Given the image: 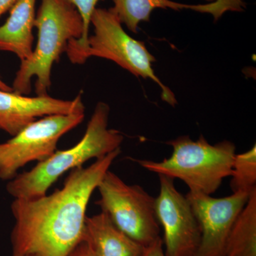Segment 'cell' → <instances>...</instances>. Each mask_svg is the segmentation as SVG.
I'll use <instances>...</instances> for the list:
<instances>
[{"mask_svg":"<svg viewBox=\"0 0 256 256\" xmlns=\"http://www.w3.org/2000/svg\"><path fill=\"white\" fill-rule=\"evenodd\" d=\"M111 8L122 24L130 31L138 33V26L142 22H148L152 13L156 9L174 10H191L200 13L212 14L216 22L227 12L242 10L236 5L226 1H216L204 4H188L172 0H112Z\"/></svg>","mask_w":256,"mask_h":256,"instance_id":"8fae6325","label":"cell"},{"mask_svg":"<svg viewBox=\"0 0 256 256\" xmlns=\"http://www.w3.org/2000/svg\"><path fill=\"white\" fill-rule=\"evenodd\" d=\"M84 118L85 112L45 116L0 143V178L10 181L28 163L50 158L56 151L60 138L82 124Z\"/></svg>","mask_w":256,"mask_h":256,"instance_id":"52a82bcc","label":"cell"},{"mask_svg":"<svg viewBox=\"0 0 256 256\" xmlns=\"http://www.w3.org/2000/svg\"><path fill=\"white\" fill-rule=\"evenodd\" d=\"M34 28L38 30L36 48L30 58L21 62L12 86L20 95L31 92L33 77H36V96L48 95L54 64L60 60L68 42L82 38L84 32L78 12L64 0H42Z\"/></svg>","mask_w":256,"mask_h":256,"instance_id":"3957f363","label":"cell"},{"mask_svg":"<svg viewBox=\"0 0 256 256\" xmlns=\"http://www.w3.org/2000/svg\"><path fill=\"white\" fill-rule=\"evenodd\" d=\"M36 0H18L0 26V50L14 54L21 62L33 53Z\"/></svg>","mask_w":256,"mask_h":256,"instance_id":"4fadbf2b","label":"cell"},{"mask_svg":"<svg viewBox=\"0 0 256 256\" xmlns=\"http://www.w3.org/2000/svg\"><path fill=\"white\" fill-rule=\"evenodd\" d=\"M120 148L87 168L72 170L63 186L50 194L14 198L12 256H68L82 242L88 205Z\"/></svg>","mask_w":256,"mask_h":256,"instance_id":"6da1fadb","label":"cell"},{"mask_svg":"<svg viewBox=\"0 0 256 256\" xmlns=\"http://www.w3.org/2000/svg\"><path fill=\"white\" fill-rule=\"evenodd\" d=\"M97 190L96 204L119 230L146 247L160 237L156 198L140 185H130L111 172H106Z\"/></svg>","mask_w":256,"mask_h":256,"instance_id":"8992f818","label":"cell"},{"mask_svg":"<svg viewBox=\"0 0 256 256\" xmlns=\"http://www.w3.org/2000/svg\"><path fill=\"white\" fill-rule=\"evenodd\" d=\"M109 106L98 102L82 139L69 149L56 151L30 171L18 174L8 181L6 190L9 194L20 200L44 196L64 173L120 148L124 136L119 131L109 129Z\"/></svg>","mask_w":256,"mask_h":256,"instance_id":"7a4b0ae2","label":"cell"},{"mask_svg":"<svg viewBox=\"0 0 256 256\" xmlns=\"http://www.w3.org/2000/svg\"><path fill=\"white\" fill-rule=\"evenodd\" d=\"M68 256H95L88 244L85 242H82L78 244Z\"/></svg>","mask_w":256,"mask_h":256,"instance_id":"d6986e66","label":"cell"},{"mask_svg":"<svg viewBox=\"0 0 256 256\" xmlns=\"http://www.w3.org/2000/svg\"><path fill=\"white\" fill-rule=\"evenodd\" d=\"M166 143L172 148V154L162 161L130 159L151 172L182 180L190 192L206 195L215 193L224 178L232 175L236 153L230 141L213 146L203 136L196 141L180 136Z\"/></svg>","mask_w":256,"mask_h":256,"instance_id":"277c9868","label":"cell"},{"mask_svg":"<svg viewBox=\"0 0 256 256\" xmlns=\"http://www.w3.org/2000/svg\"><path fill=\"white\" fill-rule=\"evenodd\" d=\"M142 256H165L162 238L159 237L144 248Z\"/></svg>","mask_w":256,"mask_h":256,"instance_id":"e0dca14e","label":"cell"},{"mask_svg":"<svg viewBox=\"0 0 256 256\" xmlns=\"http://www.w3.org/2000/svg\"><path fill=\"white\" fill-rule=\"evenodd\" d=\"M250 192L238 191L223 198L188 192L185 195L201 232L200 245L194 256H224L234 222L246 204Z\"/></svg>","mask_w":256,"mask_h":256,"instance_id":"9c48e42d","label":"cell"},{"mask_svg":"<svg viewBox=\"0 0 256 256\" xmlns=\"http://www.w3.org/2000/svg\"><path fill=\"white\" fill-rule=\"evenodd\" d=\"M16 1L18 0H0V16L11 10ZM0 90H5V92H12V87L3 82L1 77H0Z\"/></svg>","mask_w":256,"mask_h":256,"instance_id":"ac0fdd59","label":"cell"},{"mask_svg":"<svg viewBox=\"0 0 256 256\" xmlns=\"http://www.w3.org/2000/svg\"><path fill=\"white\" fill-rule=\"evenodd\" d=\"M84 111L82 94L73 100H62L48 95L30 97L0 90V130L12 137L45 116Z\"/></svg>","mask_w":256,"mask_h":256,"instance_id":"30bf717a","label":"cell"},{"mask_svg":"<svg viewBox=\"0 0 256 256\" xmlns=\"http://www.w3.org/2000/svg\"><path fill=\"white\" fill-rule=\"evenodd\" d=\"M90 24L94 26V33L89 36L86 46L65 52L72 64H84L90 57L112 60L136 76L151 79L161 88L163 100L172 106L178 104L174 94L153 70L152 64L156 62L154 56L150 53L144 42L134 40L124 31L111 8H96Z\"/></svg>","mask_w":256,"mask_h":256,"instance_id":"5b68a950","label":"cell"},{"mask_svg":"<svg viewBox=\"0 0 256 256\" xmlns=\"http://www.w3.org/2000/svg\"><path fill=\"white\" fill-rule=\"evenodd\" d=\"M205 1L208 2V3L214 2L216 1H220V0H205ZM222 1H226L228 2L233 3V4L237 5L239 8L245 10L246 3L242 0H222Z\"/></svg>","mask_w":256,"mask_h":256,"instance_id":"ffe728a7","label":"cell"},{"mask_svg":"<svg viewBox=\"0 0 256 256\" xmlns=\"http://www.w3.org/2000/svg\"><path fill=\"white\" fill-rule=\"evenodd\" d=\"M224 256H256V188L234 222Z\"/></svg>","mask_w":256,"mask_h":256,"instance_id":"5bb4252c","label":"cell"},{"mask_svg":"<svg viewBox=\"0 0 256 256\" xmlns=\"http://www.w3.org/2000/svg\"><path fill=\"white\" fill-rule=\"evenodd\" d=\"M160 193L156 198V212L162 227L165 256H194L201 232L191 204L176 190L174 180L159 175Z\"/></svg>","mask_w":256,"mask_h":256,"instance_id":"ba28073f","label":"cell"},{"mask_svg":"<svg viewBox=\"0 0 256 256\" xmlns=\"http://www.w3.org/2000/svg\"><path fill=\"white\" fill-rule=\"evenodd\" d=\"M232 192H252L256 188V146L246 152L236 154L232 166Z\"/></svg>","mask_w":256,"mask_h":256,"instance_id":"9a60e30c","label":"cell"},{"mask_svg":"<svg viewBox=\"0 0 256 256\" xmlns=\"http://www.w3.org/2000/svg\"><path fill=\"white\" fill-rule=\"evenodd\" d=\"M68 4L73 5L82 16L84 32L82 38L79 40H72L68 42L66 50H79L86 46L89 37L90 20L92 13L96 9V5L100 0H64Z\"/></svg>","mask_w":256,"mask_h":256,"instance_id":"2e32d148","label":"cell"},{"mask_svg":"<svg viewBox=\"0 0 256 256\" xmlns=\"http://www.w3.org/2000/svg\"><path fill=\"white\" fill-rule=\"evenodd\" d=\"M82 242L95 256H142L146 248L119 230L102 212L86 216Z\"/></svg>","mask_w":256,"mask_h":256,"instance_id":"7c38bea8","label":"cell"}]
</instances>
